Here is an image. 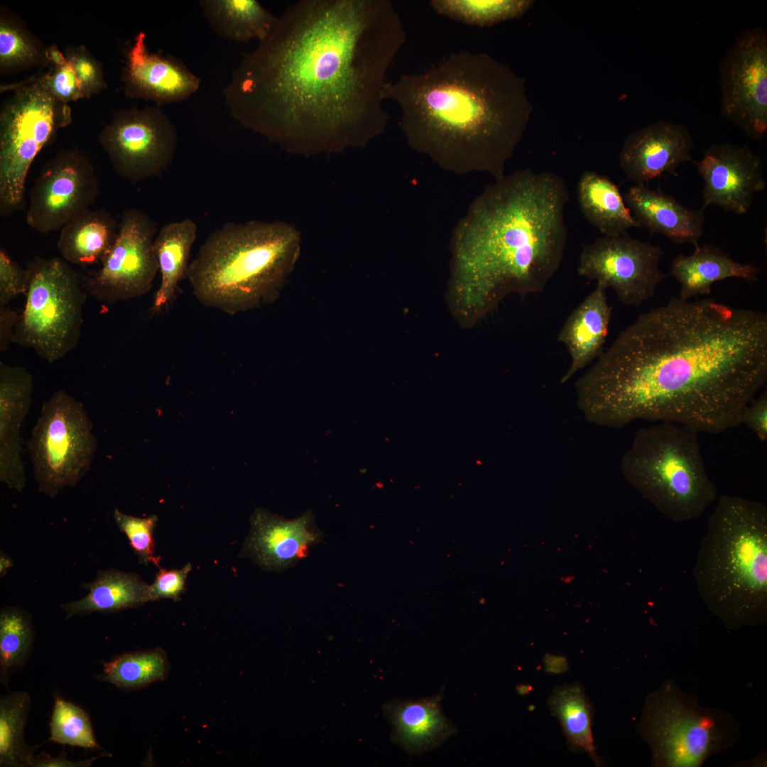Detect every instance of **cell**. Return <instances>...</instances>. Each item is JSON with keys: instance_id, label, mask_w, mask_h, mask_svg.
Returning a JSON list of instances; mask_svg holds the SVG:
<instances>
[{"instance_id": "obj_20", "label": "cell", "mask_w": 767, "mask_h": 767, "mask_svg": "<svg viewBox=\"0 0 767 767\" xmlns=\"http://www.w3.org/2000/svg\"><path fill=\"white\" fill-rule=\"evenodd\" d=\"M146 34L139 32L126 53L122 81L131 98L158 104L186 99L200 85V80L178 60L151 52Z\"/></svg>"}, {"instance_id": "obj_30", "label": "cell", "mask_w": 767, "mask_h": 767, "mask_svg": "<svg viewBox=\"0 0 767 767\" xmlns=\"http://www.w3.org/2000/svg\"><path fill=\"white\" fill-rule=\"evenodd\" d=\"M200 4L214 32L237 42H262L278 19L256 0H203Z\"/></svg>"}, {"instance_id": "obj_14", "label": "cell", "mask_w": 767, "mask_h": 767, "mask_svg": "<svg viewBox=\"0 0 767 767\" xmlns=\"http://www.w3.org/2000/svg\"><path fill=\"white\" fill-rule=\"evenodd\" d=\"M722 116L749 137L767 131V33L760 26L742 32L719 65Z\"/></svg>"}, {"instance_id": "obj_33", "label": "cell", "mask_w": 767, "mask_h": 767, "mask_svg": "<svg viewBox=\"0 0 767 767\" xmlns=\"http://www.w3.org/2000/svg\"><path fill=\"white\" fill-rule=\"evenodd\" d=\"M97 678L116 687L134 690L163 680L168 663L163 650L126 653L104 662Z\"/></svg>"}, {"instance_id": "obj_10", "label": "cell", "mask_w": 767, "mask_h": 767, "mask_svg": "<svg viewBox=\"0 0 767 767\" xmlns=\"http://www.w3.org/2000/svg\"><path fill=\"white\" fill-rule=\"evenodd\" d=\"M13 342L53 363L77 345L86 294L77 273L59 258H36Z\"/></svg>"}, {"instance_id": "obj_22", "label": "cell", "mask_w": 767, "mask_h": 767, "mask_svg": "<svg viewBox=\"0 0 767 767\" xmlns=\"http://www.w3.org/2000/svg\"><path fill=\"white\" fill-rule=\"evenodd\" d=\"M443 690L418 700L396 699L384 707L392 727L391 739L411 755H421L441 746L455 734V725L442 709Z\"/></svg>"}, {"instance_id": "obj_9", "label": "cell", "mask_w": 767, "mask_h": 767, "mask_svg": "<svg viewBox=\"0 0 767 767\" xmlns=\"http://www.w3.org/2000/svg\"><path fill=\"white\" fill-rule=\"evenodd\" d=\"M0 112V212L21 208L32 163L59 129L72 121L71 109L38 77L12 87Z\"/></svg>"}, {"instance_id": "obj_18", "label": "cell", "mask_w": 767, "mask_h": 767, "mask_svg": "<svg viewBox=\"0 0 767 767\" xmlns=\"http://www.w3.org/2000/svg\"><path fill=\"white\" fill-rule=\"evenodd\" d=\"M250 523L241 555L268 571L282 572L295 565L323 540L311 511L289 520L257 508Z\"/></svg>"}, {"instance_id": "obj_28", "label": "cell", "mask_w": 767, "mask_h": 767, "mask_svg": "<svg viewBox=\"0 0 767 767\" xmlns=\"http://www.w3.org/2000/svg\"><path fill=\"white\" fill-rule=\"evenodd\" d=\"M85 587L89 589L85 597L61 605L66 619L96 611H116L151 601L150 585L134 573L99 571Z\"/></svg>"}, {"instance_id": "obj_16", "label": "cell", "mask_w": 767, "mask_h": 767, "mask_svg": "<svg viewBox=\"0 0 767 767\" xmlns=\"http://www.w3.org/2000/svg\"><path fill=\"white\" fill-rule=\"evenodd\" d=\"M99 193L89 159L80 151L60 152L44 166L29 194L26 220L35 231L61 229L90 210Z\"/></svg>"}, {"instance_id": "obj_24", "label": "cell", "mask_w": 767, "mask_h": 767, "mask_svg": "<svg viewBox=\"0 0 767 767\" xmlns=\"http://www.w3.org/2000/svg\"><path fill=\"white\" fill-rule=\"evenodd\" d=\"M606 288H596L572 312L558 334L557 340L567 348L571 364L560 380L565 383L603 352L611 314Z\"/></svg>"}, {"instance_id": "obj_46", "label": "cell", "mask_w": 767, "mask_h": 767, "mask_svg": "<svg viewBox=\"0 0 767 767\" xmlns=\"http://www.w3.org/2000/svg\"><path fill=\"white\" fill-rule=\"evenodd\" d=\"M1 575L3 576L12 565L10 559L4 555H1Z\"/></svg>"}, {"instance_id": "obj_37", "label": "cell", "mask_w": 767, "mask_h": 767, "mask_svg": "<svg viewBox=\"0 0 767 767\" xmlns=\"http://www.w3.org/2000/svg\"><path fill=\"white\" fill-rule=\"evenodd\" d=\"M49 741L85 749H102L87 713L80 706L55 697L50 721Z\"/></svg>"}, {"instance_id": "obj_45", "label": "cell", "mask_w": 767, "mask_h": 767, "mask_svg": "<svg viewBox=\"0 0 767 767\" xmlns=\"http://www.w3.org/2000/svg\"><path fill=\"white\" fill-rule=\"evenodd\" d=\"M19 315L8 305H0V351L6 352L13 342Z\"/></svg>"}, {"instance_id": "obj_19", "label": "cell", "mask_w": 767, "mask_h": 767, "mask_svg": "<svg viewBox=\"0 0 767 767\" xmlns=\"http://www.w3.org/2000/svg\"><path fill=\"white\" fill-rule=\"evenodd\" d=\"M692 146L685 126L658 121L626 138L619 156V165L629 179L645 185L665 173L677 176L679 165L694 162L690 155Z\"/></svg>"}, {"instance_id": "obj_40", "label": "cell", "mask_w": 767, "mask_h": 767, "mask_svg": "<svg viewBox=\"0 0 767 767\" xmlns=\"http://www.w3.org/2000/svg\"><path fill=\"white\" fill-rule=\"evenodd\" d=\"M64 55L73 69L85 98L106 89L101 64L83 45L67 48Z\"/></svg>"}, {"instance_id": "obj_43", "label": "cell", "mask_w": 767, "mask_h": 767, "mask_svg": "<svg viewBox=\"0 0 767 767\" xmlns=\"http://www.w3.org/2000/svg\"><path fill=\"white\" fill-rule=\"evenodd\" d=\"M746 425L762 442L767 440V393L753 398L742 412L741 424Z\"/></svg>"}, {"instance_id": "obj_12", "label": "cell", "mask_w": 767, "mask_h": 767, "mask_svg": "<svg viewBox=\"0 0 767 767\" xmlns=\"http://www.w3.org/2000/svg\"><path fill=\"white\" fill-rule=\"evenodd\" d=\"M118 175L131 183L158 176L171 163L178 145L176 129L156 108L116 113L99 136Z\"/></svg>"}, {"instance_id": "obj_35", "label": "cell", "mask_w": 767, "mask_h": 767, "mask_svg": "<svg viewBox=\"0 0 767 767\" xmlns=\"http://www.w3.org/2000/svg\"><path fill=\"white\" fill-rule=\"evenodd\" d=\"M35 638L30 616L16 607L0 613V682L7 688L11 676L21 671L31 656Z\"/></svg>"}, {"instance_id": "obj_3", "label": "cell", "mask_w": 767, "mask_h": 767, "mask_svg": "<svg viewBox=\"0 0 767 767\" xmlns=\"http://www.w3.org/2000/svg\"><path fill=\"white\" fill-rule=\"evenodd\" d=\"M569 197L557 174L526 168L474 199L450 241V300L461 321L472 323L509 293L545 289L564 256Z\"/></svg>"}, {"instance_id": "obj_2", "label": "cell", "mask_w": 767, "mask_h": 767, "mask_svg": "<svg viewBox=\"0 0 767 767\" xmlns=\"http://www.w3.org/2000/svg\"><path fill=\"white\" fill-rule=\"evenodd\" d=\"M767 380V315L712 298H673L641 313L575 384L586 420H636L718 434Z\"/></svg>"}, {"instance_id": "obj_23", "label": "cell", "mask_w": 767, "mask_h": 767, "mask_svg": "<svg viewBox=\"0 0 767 767\" xmlns=\"http://www.w3.org/2000/svg\"><path fill=\"white\" fill-rule=\"evenodd\" d=\"M623 197L640 227L676 244H698L703 233V209H688L672 196L643 184L630 187Z\"/></svg>"}, {"instance_id": "obj_36", "label": "cell", "mask_w": 767, "mask_h": 767, "mask_svg": "<svg viewBox=\"0 0 767 767\" xmlns=\"http://www.w3.org/2000/svg\"><path fill=\"white\" fill-rule=\"evenodd\" d=\"M534 4L531 0H433L431 8L464 24L486 27L521 18Z\"/></svg>"}, {"instance_id": "obj_38", "label": "cell", "mask_w": 767, "mask_h": 767, "mask_svg": "<svg viewBox=\"0 0 767 767\" xmlns=\"http://www.w3.org/2000/svg\"><path fill=\"white\" fill-rule=\"evenodd\" d=\"M50 67L38 77L43 86L60 102L67 104L85 98L71 65L55 45L48 48Z\"/></svg>"}, {"instance_id": "obj_27", "label": "cell", "mask_w": 767, "mask_h": 767, "mask_svg": "<svg viewBox=\"0 0 767 767\" xmlns=\"http://www.w3.org/2000/svg\"><path fill=\"white\" fill-rule=\"evenodd\" d=\"M577 193L583 216L604 236L621 235L640 227L618 187L606 176L585 171L578 181Z\"/></svg>"}, {"instance_id": "obj_41", "label": "cell", "mask_w": 767, "mask_h": 767, "mask_svg": "<svg viewBox=\"0 0 767 767\" xmlns=\"http://www.w3.org/2000/svg\"><path fill=\"white\" fill-rule=\"evenodd\" d=\"M29 281L28 268H21L3 249H1L0 305H8L19 295H26Z\"/></svg>"}, {"instance_id": "obj_15", "label": "cell", "mask_w": 767, "mask_h": 767, "mask_svg": "<svg viewBox=\"0 0 767 767\" xmlns=\"http://www.w3.org/2000/svg\"><path fill=\"white\" fill-rule=\"evenodd\" d=\"M663 251L658 246L624 234L604 236L584 245L579 257L580 276L611 288L628 306L651 298L666 275L659 268Z\"/></svg>"}, {"instance_id": "obj_6", "label": "cell", "mask_w": 767, "mask_h": 767, "mask_svg": "<svg viewBox=\"0 0 767 767\" xmlns=\"http://www.w3.org/2000/svg\"><path fill=\"white\" fill-rule=\"evenodd\" d=\"M300 250L299 233L285 222H227L206 238L187 278L200 303L234 315L276 293Z\"/></svg>"}, {"instance_id": "obj_11", "label": "cell", "mask_w": 767, "mask_h": 767, "mask_svg": "<svg viewBox=\"0 0 767 767\" xmlns=\"http://www.w3.org/2000/svg\"><path fill=\"white\" fill-rule=\"evenodd\" d=\"M27 446L39 489L53 497L89 471L97 438L82 403L60 389L44 403Z\"/></svg>"}, {"instance_id": "obj_39", "label": "cell", "mask_w": 767, "mask_h": 767, "mask_svg": "<svg viewBox=\"0 0 767 767\" xmlns=\"http://www.w3.org/2000/svg\"><path fill=\"white\" fill-rule=\"evenodd\" d=\"M114 520L119 529L126 535L134 551L141 563H152L158 566L161 557L154 555L153 530L158 517L151 515L138 518L125 514L119 509L114 511Z\"/></svg>"}, {"instance_id": "obj_21", "label": "cell", "mask_w": 767, "mask_h": 767, "mask_svg": "<svg viewBox=\"0 0 767 767\" xmlns=\"http://www.w3.org/2000/svg\"><path fill=\"white\" fill-rule=\"evenodd\" d=\"M32 392V375L26 369L0 362V479L18 491L26 485L20 430Z\"/></svg>"}, {"instance_id": "obj_26", "label": "cell", "mask_w": 767, "mask_h": 767, "mask_svg": "<svg viewBox=\"0 0 767 767\" xmlns=\"http://www.w3.org/2000/svg\"><path fill=\"white\" fill-rule=\"evenodd\" d=\"M197 234V225L190 218L167 223L156 234L154 249L161 283L153 298V313L173 302L179 283L187 277L190 251Z\"/></svg>"}, {"instance_id": "obj_13", "label": "cell", "mask_w": 767, "mask_h": 767, "mask_svg": "<svg viewBox=\"0 0 767 767\" xmlns=\"http://www.w3.org/2000/svg\"><path fill=\"white\" fill-rule=\"evenodd\" d=\"M156 232L155 222L144 212L125 210L101 268L86 283L88 293L111 304L148 293L158 271L154 249Z\"/></svg>"}, {"instance_id": "obj_8", "label": "cell", "mask_w": 767, "mask_h": 767, "mask_svg": "<svg viewBox=\"0 0 767 767\" xmlns=\"http://www.w3.org/2000/svg\"><path fill=\"white\" fill-rule=\"evenodd\" d=\"M636 729L656 767L701 766L741 735L731 714L700 705L671 679L646 697Z\"/></svg>"}, {"instance_id": "obj_34", "label": "cell", "mask_w": 767, "mask_h": 767, "mask_svg": "<svg viewBox=\"0 0 767 767\" xmlns=\"http://www.w3.org/2000/svg\"><path fill=\"white\" fill-rule=\"evenodd\" d=\"M49 64L48 48L9 11L1 9V73L9 74Z\"/></svg>"}, {"instance_id": "obj_25", "label": "cell", "mask_w": 767, "mask_h": 767, "mask_svg": "<svg viewBox=\"0 0 767 767\" xmlns=\"http://www.w3.org/2000/svg\"><path fill=\"white\" fill-rule=\"evenodd\" d=\"M760 273L759 267L737 262L711 244H698L692 254H679L671 263V275L681 285L679 298L683 300L709 294L712 285L719 281L739 278L753 282Z\"/></svg>"}, {"instance_id": "obj_1", "label": "cell", "mask_w": 767, "mask_h": 767, "mask_svg": "<svg viewBox=\"0 0 767 767\" xmlns=\"http://www.w3.org/2000/svg\"><path fill=\"white\" fill-rule=\"evenodd\" d=\"M406 32L389 0H301L224 89L232 116L288 152L364 147L384 132L386 75Z\"/></svg>"}, {"instance_id": "obj_42", "label": "cell", "mask_w": 767, "mask_h": 767, "mask_svg": "<svg viewBox=\"0 0 767 767\" xmlns=\"http://www.w3.org/2000/svg\"><path fill=\"white\" fill-rule=\"evenodd\" d=\"M191 569L190 563L178 570L160 568L153 583L150 585L151 601L159 599H178L185 589L186 578Z\"/></svg>"}, {"instance_id": "obj_29", "label": "cell", "mask_w": 767, "mask_h": 767, "mask_svg": "<svg viewBox=\"0 0 767 767\" xmlns=\"http://www.w3.org/2000/svg\"><path fill=\"white\" fill-rule=\"evenodd\" d=\"M118 227L114 219L102 210H89L61 229L57 242L65 261L77 265L102 262L110 250Z\"/></svg>"}, {"instance_id": "obj_7", "label": "cell", "mask_w": 767, "mask_h": 767, "mask_svg": "<svg viewBox=\"0 0 767 767\" xmlns=\"http://www.w3.org/2000/svg\"><path fill=\"white\" fill-rule=\"evenodd\" d=\"M621 469L643 498L675 522L700 518L717 499L698 432L683 425L661 422L639 429Z\"/></svg>"}, {"instance_id": "obj_32", "label": "cell", "mask_w": 767, "mask_h": 767, "mask_svg": "<svg viewBox=\"0 0 767 767\" xmlns=\"http://www.w3.org/2000/svg\"><path fill=\"white\" fill-rule=\"evenodd\" d=\"M31 707V697L26 691L11 692L1 697V767H28L34 752L42 744L31 746L24 739Z\"/></svg>"}, {"instance_id": "obj_17", "label": "cell", "mask_w": 767, "mask_h": 767, "mask_svg": "<svg viewBox=\"0 0 767 767\" xmlns=\"http://www.w3.org/2000/svg\"><path fill=\"white\" fill-rule=\"evenodd\" d=\"M694 163L704 180L703 210L716 205L727 212L745 214L754 196L766 188L761 158L746 146L712 145Z\"/></svg>"}, {"instance_id": "obj_4", "label": "cell", "mask_w": 767, "mask_h": 767, "mask_svg": "<svg viewBox=\"0 0 767 767\" xmlns=\"http://www.w3.org/2000/svg\"><path fill=\"white\" fill-rule=\"evenodd\" d=\"M408 146L459 175H504L529 123L525 80L484 53L450 54L438 65L387 82Z\"/></svg>"}, {"instance_id": "obj_5", "label": "cell", "mask_w": 767, "mask_h": 767, "mask_svg": "<svg viewBox=\"0 0 767 767\" xmlns=\"http://www.w3.org/2000/svg\"><path fill=\"white\" fill-rule=\"evenodd\" d=\"M693 577L707 609L729 629L767 621V507L723 494L707 523Z\"/></svg>"}, {"instance_id": "obj_44", "label": "cell", "mask_w": 767, "mask_h": 767, "mask_svg": "<svg viewBox=\"0 0 767 767\" xmlns=\"http://www.w3.org/2000/svg\"><path fill=\"white\" fill-rule=\"evenodd\" d=\"M66 752L62 751L56 757H52L48 753L41 752L38 755H33L31 758L29 766L31 767H88L97 759L108 756L111 754L108 752H102L100 754L85 760L72 761L67 759Z\"/></svg>"}, {"instance_id": "obj_31", "label": "cell", "mask_w": 767, "mask_h": 767, "mask_svg": "<svg viewBox=\"0 0 767 767\" xmlns=\"http://www.w3.org/2000/svg\"><path fill=\"white\" fill-rule=\"evenodd\" d=\"M548 705L561 724L569 749L574 753H586L597 766H603L594 744L593 707L584 687L577 682L557 686L548 697Z\"/></svg>"}]
</instances>
